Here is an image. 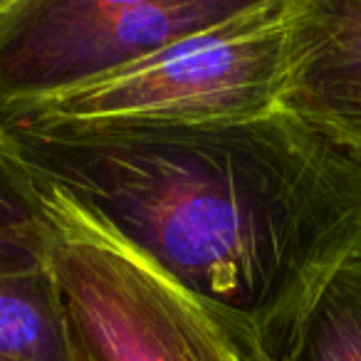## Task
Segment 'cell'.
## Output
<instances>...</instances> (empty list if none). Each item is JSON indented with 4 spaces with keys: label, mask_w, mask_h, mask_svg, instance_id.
<instances>
[{
    "label": "cell",
    "mask_w": 361,
    "mask_h": 361,
    "mask_svg": "<svg viewBox=\"0 0 361 361\" xmlns=\"http://www.w3.org/2000/svg\"><path fill=\"white\" fill-rule=\"evenodd\" d=\"M42 196L198 300L240 361H277L361 247V154L277 109L183 129L11 126Z\"/></svg>",
    "instance_id": "cell-1"
},
{
    "label": "cell",
    "mask_w": 361,
    "mask_h": 361,
    "mask_svg": "<svg viewBox=\"0 0 361 361\" xmlns=\"http://www.w3.org/2000/svg\"><path fill=\"white\" fill-rule=\"evenodd\" d=\"M47 203L50 272L82 361H240L211 312L70 208Z\"/></svg>",
    "instance_id": "cell-4"
},
{
    "label": "cell",
    "mask_w": 361,
    "mask_h": 361,
    "mask_svg": "<svg viewBox=\"0 0 361 361\" xmlns=\"http://www.w3.org/2000/svg\"><path fill=\"white\" fill-rule=\"evenodd\" d=\"M0 361H82L50 267L0 275Z\"/></svg>",
    "instance_id": "cell-6"
},
{
    "label": "cell",
    "mask_w": 361,
    "mask_h": 361,
    "mask_svg": "<svg viewBox=\"0 0 361 361\" xmlns=\"http://www.w3.org/2000/svg\"><path fill=\"white\" fill-rule=\"evenodd\" d=\"M277 361H361V247L336 270Z\"/></svg>",
    "instance_id": "cell-8"
},
{
    "label": "cell",
    "mask_w": 361,
    "mask_h": 361,
    "mask_svg": "<svg viewBox=\"0 0 361 361\" xmlns=\"http://www.w3.org/2000/svg\"><path fill=\"white\" fill-rule=\"evenodd\" d=\"M52 223L35 176L0 124V275L47 270Z\"/></svg>",
    "instance_id": "cell-7"
},
{
    "label": "cell",
    "mask_w": 361,
    "mask_h": 361,
    "mask_svg": "<svg viewBox=\"0 0 361 361\" xmlns=\"http://www.w3.org/2000/svg\"><path fill=\"white\" fill-rule=\"evenodd\" d=\"M247 3L8 0L0 11V124L121 75Z\"/></svg>",
    "instance_id": "cell-3"
},
{
    "label": "cell",
    "mask_w": 361,
    "mask_h": 361,
    "mask_svg": "<svg viewBox=\"0 0 361 361\" xmlns=\"http://www.w3.org/2000/svg\"><path fill=\"white\" fill-rule=\"evenodd\" d=\"M280 109L361 154V0H292Z\"/></svg>",
    "instance_id": "cell-5"
},
{
    "label": "cell",
    "mask_w": 361,
    "mask_h": 361,
    "mask_svg": "<svg viewBox=\"0 0 361 361\" xmlns=\"http://www.w3.org/2000/svg\"><path fill=\"white\" fill-rule=\"evenodd\" d=\"M292 0H250L231 20L11 126L183 129L243 124L280 109Z\"/></svg>",
    "instance_id": "cell-2"
},
{
    "label": "cell",
    "mask_w": 361,
    "mask_h": 361,
    "mask_svg": "<svg viewBox=\"0 0 361 361\" xmlns=\"http://www.w3.org/2000/svg\"><path fill=\"white\" fill-rule=\"evenodd\" d=\"M6 3H8V0H0V11H3V8H6Z\"/></svg>",
    "instance_id": "cell-9"
}]
</instances>
